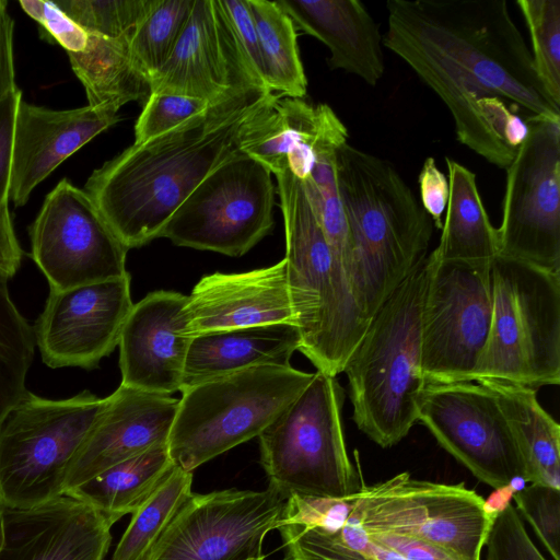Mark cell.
<instances>
[{
  "instance_id": "obj_1",
  "label": "cell",
  "mask_w": 560,
  "mask_h": 560,
  "mask_svg": "<svg viewBox=\"0 0 560 560\" xmlns=\"http://www.w3.org/2000/svg\"><path fill=\"white\" fill-rule=\"evenodd\" d=\"M383 45L400 57L448 108L457 140L506 168L516 151L492 132L483 97L510 101L526 118L560 121L505 0H388Z\"/></svg>"
},
{
  "instance_id": "obj_2",
  "label": "cell",
  "mask_w": 560,
  "mask_h": 560,
  "mask_svg": "<svg viewBox=\"0 0 560 560\" xmlns=\"http://www.w3.org/2000/svg\"><path fill=\"white\" fill-rule=\"evenodd\" d=\"M276 95L264 88L245 90L133 143L95 170L83 190L128 249L147 245L198 184L240 151L244 124Z\"/></svg>"
},
{
  "instance_id": "obj_3",
  "label": "cell",
  "mask_w": 560,
  "mask_h": 560,
  "mask_svg": "<svg viewBox=\"0 0 560 560\" xmlns=\"http://www.w3.org/2000/svg\"><path fill=\"white\" fill-rule=\"evenodd\" d=\"M336 177L352 249L351 288L365 320L428 257L433 222L388 161L348 142Z\"/></svg>"
},
{
  "instance_id": "obj_4",
  "label": "cell",
  "mask_w": 560,
  "mask_h": 560,
  "mask_svg": "<svg viewBox=\"0 0 560 560\" xmlns=\"http://www.w3.org/2000/svg\"><path fill=\"white\" fill-rule=\"evenodd\" d=\"M430 273L427 257L371 318L346 373L358 429L383 448L418 421L424 388L421 314Z\"/></svg>"
},
{
  "instance_id": "obj_5",
  "label": "cell",
  "mask_w": 560,
  "mask_h": 560,
  "mask_svg": "<svg viewBox=\"0 0 560 560\" xmlns=\"http://www.w3.org/2000/svg\"><path fill=\"white\" fill-rule=\"evenodd\" d=\"M285 232L287 280L301 345L317 371L342 373L369 322L334 255L301 179L276 175Z\"/></svg>"
},
{
  "instance_id": "obj_6",
  "label": "cell",
  "mask_w": 560,
  "mask_h": 560,
  "mask_svg": "<svg viewBox=\"0 0 560 560\" xmlns=\"http://www.w3.org/2000/svg\"><path fill=\"white\" fill-rule=\"evenodd\" d=\"M282 365H257L182 389L167 448L189 472L259 434L312 381Z\"/></svg>"
},
{
  "instance_id": "obj_7",
  "label": "cell",
  "mask_w": 560,
  "mask_h": 560,
  "mask_svg": "<svg viewBox=\"0 0 560 560\" xmlns=\"http://www.w3.org/2000/svg\"><path fill=\"white\" fill-rule=\"evenodd\" d=\"M491 284L490 329L471 382L559 385L560 273L498 255Z\"/></svg>"
},
{
  "instance_id": "obj_8",
  "label": "cell",
  "mask_w": 560,
  "mask_h": 560,
  "mask_svg": "<svg viewBox=\"0 0 560 560\" xmlns=\"http://www.w3.org/2000/svg\"><path fill=\"white\" fill-rule=\"evenodd\" d=\"M345 392L336 376L316 371L308 385L259 434L260 463L269 486L291 494L343 498L364 482L342 429Z\"/></svg>"
},
{
  "instance_id": "obj_9",
  "label": "cell",
  "mask_w": 560,
  "mask_h": 560,
  "mask_svg": "<svg viewBox=\"0 0 560 560\" xmlns=\"http://www.w3.org/2000/svg\"><path fill=\"white\" fill-rule=\"evenodd\" d=\"M105 404L88 389L65 399L27 390L0 419V505L31 509L63 495L70 462Z\"/></svg>"
},
{
  "instance_id": "obj_10",
  "label": "cell",
  "mask_w": 560,
  "mask_h": 560,
  "mask_svg": "<svg viewBox=\"0 0 560 560\" xmlns=\"http://www.w3.org/2000/svg\"><path fill=\"white\" fill-rule=\"evenodd\" d=\"M349 514L368 532L410 536L457 560H481L494 522L483 498L463 482L446 485L400 472L345 497Z\"/></svg>"
},
{
  "instance_id": "obj_11",
  "label": "cell",
  "mask_w": 560,
  "mask_h": 560,
  "mask_svg": "<svg viewBox=\"0 0 560 560\" xmlns=\"http://www.w3.org/2000/svg\"><path fill=\"white\" fill-rule=\"evenodd\" d=\"M270 171L237 151L211 171L171 215L160 237L240 257L273 228Z\"/></svg>"
},
{
  "instance_id": "obj_12",
  "label": "cell",
  "mask_w": 560,
  "mask_h": 560,
  "mask_svg": "<svg viewBox=\"0 0 560 560\" xmlns=\"http://www.w3.org/2000/svg\"><path fill=\"white\" fill-rule=\"evenodd\" d=\"M430 273L421 314L425 384L471 381L492 317L491 262L441 261Z\"/></svg>"
},
{
  "instance_id": "obj_13",
  "label": "cell",
  "mask_w": 560,
  "mask_h": 560,
  "mask_svg": "<svg viewBox=\"0 0 560 560\" xmlns=\"http://www.w3.org/2000/svg\"><path fill=\"white\" fill-rule=\"evenodd\" d=\"M506 170L499 255L560 273V121L526 118Z\"/></svg>"
},
{
  "instance_id": "obj_14",
  "label": "cell",
  "mask_w": 560,
  "mask_h": 560,
  "mask_svg": "<svg viewBox=\"0 0 560 560\" xmlns=\"http://www.w3.org/2000/svg\"><path fill=\"white\" fill-rule=\"evenodd\" d=\"M28 235L31 257L48 280L49 290H68L128 273L129 249L89 195L68 178L46 196Z\"/></svg>"
},
{
  "instance_id": "obj_15",
  "label": "cell",
  "mask_w": 560,
  "mask_h": 560,
  "mask_svg": "<svg viewBox=\"0 0 560 560\" xmlns=\"http://www.w3.org/2000/svg\"><path fill=\"white\" fill-rule=\"evenodd\" d=\"M285 501L270 487L192 493L143 560H260Z\"/></svg>"
},
{
  "instance_id": "obj_16",
  "label": "cell",
  "mask_w": 560,
  "mask_h": 560,
  "mask_svg": "<svg viewBox=\"0 0 560 560\" xmlns=\"http://www.w3.org/2000/svg\"><path fill=\"white\" fill-rule=\"evenodd\" d=\"M418 421L479 481L497 489L524 478L520 454L493 393L479 383L425 384Z\"/></svg>"
},
{
  "instance_id": "obj_17",
  "label": "cell",
  "mask_w": 560,
  "mask_h": 560,
  "mask_svg": "<svg viewBox=\"0 0 560 560\" xmlns=\"http://www.w3.org/2000/svg\"><path fill=\"white\" fill-rule=\"evenodd\" d=\"M132 306L129 272L68 290H49L33 327L43 362L51 369L97 368L118 346Z\"/></svg>"
},
{
  "instance_id": "obj_18",
  "label": "cell",
  "mask_w": 560,
  "mask_h": 560,
  "mask_svg": "<svg viewBox=\"0 0 560 560\" xmlns=\"http://www.w3.org/2000/svg\"><path fill=\"white\" fill-rule=\"evenodd\" d=\"M149 85L150 93L211 103L252 88L267 89L249 66L219 0H194L174 49Z\"/></svg>"
},
{
  "instance_id": "obj_19",
  "label": "cell",
  "mask_w": 560,
  "mask_h": 560,
  "mask_svg": "<svg viewBox=\"0 0 560 560\" xmlns=\"http://www.w3.org/2000/svg\"><path fill=\"white\" fill-rule=\"evenodd\" d=\"M188 296L159 290L133 304L119 347L121 385L171 396L180 392L187 353Z\"/></svg>"
},
{
  "instance_id": "obj_20",
  "label": "cell",
  "mask_w": 560,
  "mask_h": 560,
  "mask_svg": "<svg viewBox=\"0 0 560 560\" xmlns=\"http://www.w3.org/2000/svg\"><path fill=\"white\" fill-rule=\"evenodd\" d=\"M178 401L171 396L120 384L106 397L103 410L70 462L65 492L119 463L167 443Z\"/></svg>"
},
{
  "instance_id": "obj_21",
  "label": "cell",
  "mask_w": 560,
  "mask_h": 560,
  "mask_svg": "<svg viewBox=\"0 0 560 560\" xmlns=\"http://www.w3.org/2000/svg\"><path fill=\"white\" fill-rule=\"evenodd\" d=\"M112 526L68 495L31 509L0 505V560H104Z\"/></svg>"
},
{
  "instance_id": "obj_22",
  "label": "cell",
  "mask_w": 560,
  "mask_h": 560,
  "mask_svg": "<svg viewBox=\"0 0 560 560\" xmlns=\"http://www.w3.org/2000/svg\"><path fill=\"white\" fill-rule=\"evenodd\" d=\"M187 296L191 338L259 325L295 326L284 257L272 266L250 271L206 275Z\"/></svg>"
},
{
  "instance_id": "obj_23",
  "label": "cell",
  "mask_w": 560,
  "mask_h": 560,
  "mask_svg": "<svg viewBox=\"0 0 560 560\" xmlns=\"http://www.w3.org/2000/svg\"><path fill=\"white\" fill-rule=\"evenodd\" d=\"M119 121L117 113L84 106L56 110L21 102L18 108L10 200L24 206L34 190L66 159Z\"/></svg>"
},
{
  "instance_id": "obj_24",
  "label": "cell",
  "mask_w": 560,
  "mask_h": 560,
  "mask_svg": "<svg viewBox=\"0 0 560 560\" xmlns=\"http://www.w3.org/2000/svg\"><path fill=\"white\" fill-rule=\"evenodd\" d=\"M347 128L327 104L316 106L277 94L243 126L240 151L266 166L271 174L290 171L306 179L318 148Z\"/></svg>"
},
{
  "instance_id": "obj_25",
  "label": "cell",
  "mask_w": 560,
  "mask_h": 560,
  "mask_svg": "<svg viewBox=\"0 0 560 560\" xmlns=\"http://www.w3.org/2000/svg\"><path fill=\"white\" fill-rule=\"evenodd\" d=\"M300 28L329 49L330 69L352 73L375 86L385 72L383 37L365 5L358 0H278Z\"/></svg>"
},
{
  "instance_id": "obj_26",
  "label": "cell",
  "mask_w": 560,
  "mask_h": 560,
  "mask_svg": "<svg viewBox=\"0 0 560 560\" xmlns=\"http://www.w3.org/2000/svg\"><path fill=\"white\" fill-rule=\"evenodd\" d=\"M301 338L289 324H270L199 335L191 339L182 389L257 365L289 366Z\"/></svg>"
},
{
  "instance_id": "obj_27",
  "label": "cell",
  "mask_w": 560,
  "mask_h": 560,
  "mask_svg": "<svg viewBox=\"0 0 560 560\" xmlns=\"http://www.w3.org/2000/svg\"><path fill=\"white\" fill-rule=\"evenodd\" d=\"M490 389L505 418L527 482L560 489V425L541 407L535 388L479 378Z\"/></svg>"
},
{
  "instance_id": "obj_28",
  "label": "cell",
  "mask_w": 560,
  "mask_h": 560,
  "mask_svg": "<svg viewBox=\"0 0 560 560\" xmlns=\"http://www.w3.org/2000/svg\"><path fill=\"white\" fill-rule=\"evenodd\" d=\"M450 195L439 245L432 250L441 261L485 262L499 255L498 230L480 197L476 174L445 158Z\"/></svg>"
},
{
  "instance_id": "obj_29",
  "label": "cell",
  "mask_w": 560,
  "mask_h": 560,
  "mask_svg": "<svg viewBox=\"0 0 560 560\" xmlns=\"http://www.w3.org/2000/svg\"><path fill=\"white\" fill-rule=\"evenodd\" d=\"M130 34L116 38L88 34L84 50L68 54L89 106L118 113L129 102H147L150 86L132 63Z\"/></svg>"
},
{
  "instance_id": "obj_30",
  "label": "cell",
  "mask_w": 560,
  "mask_h": 560,
  "mask_svg": "<svg viewBox=\"0 0 560 560\" xmlns=\"http://www.w3.org/2000/svg\"><path fill=\"white\" fill-rule=\"evenodd\" d=\"M167 443L119 463L63 495L90 504L114 525L135 513L174 468Z\"/></svg>"
},
{
  "instance_id": "obj_31",
  "label": "cell",
  "mask_w": 560,
  "mask_h": 560,
  "mask_svg": "<svg viewBox=\"0 0 560 560\" xmlns=\"http://www.w3.org/2000/svg\"><path fill=\"white\" fill-rule=\"evenodd\" d=\"M257 30L268 90L303 98L307 79L300 58L296 28L277 1L248 0Z\"/></svg>"
},
{
  "instance_id": "obj_32",
  "label": "cell",
  "mask_w": 560,
  "mask_h": 560,
  "mask_svg": "<svg viewBox=\"0 0 560 560\" xmlns=\"http://www.w3.org/2000/svg\"><path fill=\"white\" fill-rule=\"evenodd\" d=\"M191 485L192 472L175 465L149 499L132 513L112 560H143L192 494Z\"/></svg>"
},
{
  "instance_id": "obj_33",
  "label": "cell",
  "mask_w": 560,
  "mask_h": 560,
  "mask_svg": "<svg viewBox=\"0 0 560 560\" xmlns=\"http://www.w3.org/2000/svg\"><path fill=\"white\" fill-rule=\"evenodd\" d=\"M8 282L0 275V419L27 392L36 346L34 329L14 305Z\"/></svg>"
},
{
  "instance_id": "obj_34",
  "label": "cell",
  "mask_w": 560,
  "mask_h": 560,
  "mask_svg": "<svg viewBox=\"0 0 560 560\" xmlns=\"http://www.w3.org/2000/svg\"><path fill=\"white\" fill-rule=\"evenodd\" d=\"M192 4L194 0H153L149 11L131 32L130 57L148 83L174 49Z\"/></svg>"
},
{
  "instance_id": "obj_35",
  "label": "cell",
  "mask_w": 560,
  "mask_h": 560,
  "mask_svg": "<svg viewBox=\"0 0 560 560\" xmlns=\"http://www.w3.org/2000/svg\"><path fill=\"white\" fill-rule=\"evenodd\" d=\"M532 45L535 72L560 106V0H517Z\"/></svg>"
},
{
  "instance_id": "obj_36",
  "label": "cell",
  "mask_w": 560,
  "mask_h": 560,
  "mask_svg": "<svg viewBox=\"0 0 560 560\" xmlns=\"http://www.w3.org/2000/svg\"><path fill=\"white\" fill-rule=\"evenodd\" d=\"M153 0H60L55 3L88 34L116 38L130 34Z\"/></svg>"
},
{
  "instance_id": "obj_37",
  "label": "cell",
  "mask_w": 560,
  "mask_h": 560,
  "mask_svg": "<svg viewBox=\"0 0 560 560\" xmlns=\"http://www.w3.org/2000/svg\"><path fill=\"white\" fill-rule=\"evenodd\" d=\"M215 103L178 94L150 93L135 125L133 143L140 144L159 137Z\"/></svg>"
},
{
  "instance_id": "obj_38",
  "label": "cell",
  "mask_w": 560,
  "mask_h": 560,
  "mask_svg": "<svg viewBox=\"0 0 560 560\" xmlns=\"http://www.w3.org/2000/svg\"><path fill=\"white\" fill-rule=\"evenodd\" d=\"M513 500L551 559L560 560V489L530 483Z\"/></svg>"
},
{
  "instance_id": "obj_39",
  "label": "cell",
  "mask_w": 560,
  "mask_h": 560,
  "mask_svg": "<svg viewBox=\"0 0 560 560\" xmlns=\"http://www.w3.org/2000/svg\"><path fill=\"white\" fill-rule=\"evenodd\" d=\"M485 546L486 560H546L512 504L494 520Z\"/></svg>"
},
{
  "instance_id": "obj_40",
  "label": "cell",
  "mask_w": 560,
  "mask_h": 560,
  "mask_svg": "<svg viewBox=\"0 0 560 560\" xmlns=\"http://www.w3.org/2000/svg\"><path fill=\"white\" fill-rule=\"evenodd\" d=\"M19 4L67 54L84 50L88 33L70 19L55 1L20 0Z\"/></svg>"
},
{
  "instance_id": "obj_41",
  "label": "cell",
  "mask_w": 560,
  "mask_h": 560,
  "mask_svg": "<svg viewBox=\"0 0 560 560\" xmlns=\"http://www.w3.org/2000/svg\"><path fill=\"white\" fill-rule=\"evenodd\" d=\"M219 5L234 31L249 66L266 85L257 30L248 0H219Z\"/></svg>"
},
{
  "instance_id": "obj_42",
  "label": "cell",
  "mask_w": 560,
  "mask_h": 560,
  "mask_svg": "<svg viewBox=\"0 0 560 560\" xmlns=\"http://www.w3.org/2000/svg\"><path fill=\"white\" fill-rule=\"evenodd\" d=\"M21 102L20 89L0 101V206L10 202L14 130Z\"/></svg>"
},
{
  "instance_id": "obj_43",
  "label": "cell",
  "mask_w": 560,
  "mask_h": 560,
  "mask_svg": "<svg viewBox=\"0 0 560 560\" xmlns=\"http://www.w3.org/2000/svg\"><path fill=\"white\" fill-rule=\"evenodd\" d=\"M421 206L429 214L433 224L442 229V214L447 206L450 187L443 172L431 156L423 162L419 177Z\"/></svg>"
},
{
  "instance_id": "obj_44",
  "label": "cell",
  "mask_w": 560,
  "mask_h": 560,
  "mask_svg": "<svg viewBox=\"0 0 560 560\" xmlns=\"http://www.w3.org/2000/svg\"><path fill=\"white\" fill-rule=\"evenodd\" d=\"M14 21L8 12V1L0 0V101L19 90L13 60Z\"/></svg>"
},
{
  "instance_id": "obj_45",
  "label": "cell",
  "mask_w": 560,
  "mask_h": 560,
  "mask_svg": "<svg viewBox=\"0 0 560 560\" xmlns=\"http://www.w3.org/2000/svg\"><path fill=\"white\" fill-rule=\"evenodd\" d=\"M23 250L14 233L9 203L0 206V275L9 280L21 267Z\"/></svg>"
},
{
  "instance_id": "obj_46",
  "label": "cell",
  "mask_w": 560,
  "mask_h": 560,
  "mask_svg": "<svg viewBox=\"0 0 560 560\" xmlns=\"http://www.w3.org/2000/svg\"><path fill=\"white\" fill-rule=\"evenodd\" d=\"M515 493L516 492L509 483L493 489V492L487 499H483V510L486 514L495 520L497 516L511 504Z\"/></svg>"
},
{
  "instance_id": "obj_47",
  "label": "cell",
  "mask_w": 560,
  "mask_h": 560,
  "mask_svg": "<svg viewBox=\"0 0 560 560\" xmlns=\"http://www.w3.org/2000/svg\"><path fill=\"white\" fill-rule=\"evenodd\" d=\"M260 560H266V557L261 558Z\"/></svg>"
}]
</instances>
